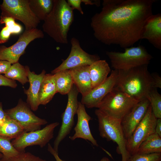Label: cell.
<instances>
[{
  "instance_id": "1",
  "label": "cell",
  "mask_w": 161,
  "mask_h": 161,
  "mask_svg": "<svg viewBox=\"0 0 161 161\" xmlns=\"http://www.w3.org/2000/svg\"><path fill=\"white\" fill-rule=\"evenodd\" d=\"M155 0H103L101 11L91 18L95 38L108 45L124 49L140 40L142 30L153 14Z\"/></svg>"
},
{
  "instance_id": "2",
  "label": "cell",
  "mask_w": 161,
  "mask_h": 161,
  "mask_svg": "<svg viewBox=\"0 0 161 161\" xmlns=\"http://www.w3.org/2000/svg\"><path fill=\"white\" fill-rule=\"evenodd\" d=\"M144 65L125 70H118V75L114 88L140 101L148 99L154 87L151 74Z\"/></svg>"
},
{
  "instance_id": "3",
  "label": "cell",
  "mask_w": 161,
  "mask_h": 161,
  "mask_svg": "<svg viewBox=\"0 0 161 161\" xmlns=\"http://www.w3.org/2000/svg\"><path fill=\"white\" fill-rule=\"evenodd\" d=\"M73 10L65 0H53L52 10L42 25L43 31L56 42L67 44L68 33L74 19Z\"/></svg>"
},
{
  "instance_id": "4",
  "label": "cell",
  "mask_w": 161,
  "mask_h": 161,
  "mask_svg": "<svg viewBox=\"0 0 161 161\" xmlns=\"http://www.w3.org/2000/svg\"><path fill=\"white\" fill-rule=\"evenodd\" d=\"M95 113L98 122L100 136L117 145V152L122 156V161H127L130 155L126 149V142L121 124V121L112 118L99 109Z\"/></svg>"
},
{
  "instance_id": "5",
  "label": "cell",
  "mask_w": 161,
  "mask_h": 161,
  "mask_svg": "<svg viewBox=\"0 0 161 161\" xmlns=\"http://www.w3.org/2000/svg\"><path fill=\"white\" fill-rule=\"evenodd\" d=\"M125 49L124 52L106 51L114 69L125 70L149 63L152 56L142 45Z\"/></svg>"
},
{
  "instance_id": "6",
  "label": "cell",
  "mask_w": 161,
  "mask_h": 161,
  "mask_svg": "<svg viewBox=\"0 0 161 161\" xmlns=\"http://www.w3.org/2000/svg\"><path fill=\"white\" fill-rule=\"evenodd\" d=\"M139 102L114 87L97 108L108 116L121 121Z\"/></svg>"
},
{
  "instance_id": "7",
  "label": "cell",
  "mask_w": 161,
  "mask_h": 161,
  "mask_svg": "<svg viewBox=\"0 0 161 161\" xmlns=\"http://www.w3.org/2000/svg\"><path fill=\"white\" fill-rule=\"evenodd\" d=\"M0 17L10 16L21 22L26 30L37 28L40 21L31 10L29 0H4Z\"/></svg>"
},
{
  "instance_id": "8",
  "label": "cell",
  "mask_w": 161,
  "mask_h": 161,
  "mask_svg": "<svg viewBox=\"0 0 161 161\" xmlns=\"http://www.w3.org/2000/svg\"><path fill=\"white\" fill-rule=\"evenodd\" d=\"M44 37L43 32L37 28L25 30L16 42L12 46L8 47L0 46V60L7 61L12 64L18 62L19 58L31 41Z\"/></svg>"
},
{
  "instance_id": "9",
  "label": "cell",
  "mask_w": 161,
  "mask_h": 161,
  "mask_svg": "<svg viewBox=\"0 0 161 161\" xmlns=\"http://www.w3.org/2000/svg\"><path fill=\"white\" fill-rule=\"evenodd\" d=\"M59 123L55 122L48 125L42 129L25 132L11 142L13 147L20 152L25 151L29 146L38 145L45 146L53 137L55 129Z\"/></svg>"
},
{
  "instance_id": "10",
  "label": "cell",
  "mask_w": 161,
  "mask_h": 161,
  "mask_svg": "<svg viewBox=\"0 0 161 161\" xmlns=\"http://www.w3.org/2000/svg\"><path fill=\"white\" fill-rule=\"evenodd\" d=\"M157 120L150 105L144 117L126 140V149L130 156L136 154L140 144L150 135L155 133Z\"/></svg>"
},
{
  "instance_id": "11",
  "label": "cell",
  "mask_w": 161,
  "mask_h": 161,
  "mask_svg": "<svg viewBox=\"0 0 161 161\" xmlns=\"http://www.w3.org/2000/svg\"><path fill=\"white\" fill-rule=\"evenodd\" d=\"M79 92L74 84L67 94L68 101L66 108L62 114L61 125L54 142L53 148L58 152L60 143L69 134L74 125V117L77 114L78 101V96Z\"/></svg>"
},
{
  "instance_id": "12",
  "label": "cell",
  "mask_w": 161,
  "mask_h": 161,
  "mask_svg": "<svg viewBox=\"0 0 161 161\" xmlns=\"http://www.w3.org/2000/svg\"><path fill=\"white\" fill-rule=\"evenodd\" d=\"M4 111L7 115L18 122L26 132L40 129L41 126L47 123L46 120L35 115L27 103L21 99L15 107Z\"/></svg>"
},
{
  "instance_id": "13",
  "label": "cell",
  "mask_w": 161,
  "mask_h": 161,
  "mask_svg": "<svg viewBox=\"0 0 161 161\" xmlns=\"http://www.w3.org/2000/svg\"><path fill=\"white\" fill-rule=\"evenodd\" d=\"M70 43L71 48L69 55L59 66L51 72L52 74L77 67L90 65L100 60L98 55L90 54L84 51L81 47L79 40L76 38H72Z\"/></svg>"
},
{
  "instance_id": "14",
  "label": "cell",
  "mask_w": 161,
  "mask_h": 161,
  "mask_svg": "<svg viewBox=\"0 0 161 161\" xmlns=\"http://www.w3.org/2000/svg\"><path fill=\"white\" fill-rule=\"evenodd\" d=\"M118 70H112L109 76L102 83L82 96L81 103L88 108H97L103 98L114 88L118 75Z\"/></svg>"
},
{
  "instance_id": "15",
  "label": "cell",
  "mask_w": 161,
  "mask_h": 161,
  "mask_svg": "<svg viewBox=\"0 0 161 161\" xmlns=\"http://www.w3.org/2000/svg\"><path fill=\"white\" fill-rule=\"evenodd\" d=\"M150 105L148 99L139 101L121 120V124L126 140L144 117Z\"/></svg>"
},
{
  "instance_id": "16",
  "label": "cell",
  "mask_w": 161,
  "mask_h": 161,
  "mask_svg": "<svg viewBox=\"0 0 161 161\" xmlns=\"http://www.w3.org/2000/svg\"><path fill=\"white\" fill-rule=\"evenodd\" d=\"M77 114L78 119L74 128L75 133L69 137L70 139L74 140L77 138H81L90 141L94 146H98V145L92 136L89 127V122L92 118L87 113L84 105L80 102H78Z\"/></svg>"
},
{
  "instance_id": "17",
  "label": "cell",
  "mask_w": 161,
  "mask_h": 161,
  "mask_svg": "<svg viewBox=\"0 0 161 161\" xmlns=\"http://www.w3.org/2000/svg\"><path fill=\"white\" fill-rule=\"evenodd\" d=\"M141 39H145L155 48L161 49V14H152L143 27Z\"/></svg>"
},
{
  "instance_id": "18",
  "label": "cell",
  "mask_w": 161,
  "mask_h": 161,
  "mask_svg": "<svg viewBox=\"0 0 161 161\" xmlns=\"http://www.w3.org/2000/svg\"><path fill=\"white\" fill-rule=\"evenodd\" d=\"M30 86L27 89H24V93L27 95V102L30 109L33 111H36L40 105L38 99V93L41 82L46 74L44 70L39 74H36L31 72L29 67L25 66Z\"/></svg>"
},
{
  "instance_id": "19",
  "label": "cell",
  "mask_w": 161,
  "mask_h": 161,
  "mask_svg": "<svg viewBox=\"0 0 161 161\" xmlns=\"http://www.w3.org/2000/svg\"><path fill=\"white\" fill-rule=\"evenodd\" d=\"M89 66H83L69 69L73 84L82 96L87 95L92 89Z\"/></svg>"
},
{
  "instance_id": "20",
  "label": "cell",
  "mask_w": 161,
  "mask_h": 161,
  "mask_svg": "<svg viewBox=\"0 0 161 161\" xmlns=\"http://www.w3.org/2000/svg\"><path fill=\"white\" fill-rule=\"evenodd\" d=\"M111 71L105 60L100 59L89 66V71L92 89L103 83Z\"/></svg>"
},
{
  "instance_id": "21",
  "label": "cell",
  "mask_w": 161,
  "mask_h": 161,
  "mask_svg": "<svg viewBox=\"0 0 161 161\" xmlns=\"http://www.w3.org/2000/svg\"><path fill=\"white\" fill-rule=\"evenodd\" d=\"M57 92L54 75L46 74L41 83L38 93L40 105L47 104Z\"/></svg>"
},
{
  "instance_id": "22",
  "label": "cell",
  "mask_w": 161,
  "mask_h": 161,
  "mask_svg": "<svg viewBox=\"0 0 161 161\" xmlns=\"http://www.w3.org/2000/svg\"><path fill=\"white\" fill-rule=\"evenodd\" d=\"M25 132L24 129L18 122L8 115L0 123V137L10 140H14Z\"/></svg>"
},
{
  "instance_id": "23",
  "label": "cell",
  "mask_w": 161,
  "mask_h": 161,
  "mask_svg": "<svg viewBox=\"0 0 161 161\" xmlns=\"http://www.w3.org/2000/svg\"><path fill=\"white\" fill-rule=\"evenodd\" d=\"M54 75L57 92L67 94L74 84L70 70H62Z\"/></svg>"
},
{
  "instance_id": "24",
  "label": "cell",
  "mask_w": 161,
  "mask_h": 161,
  "mask_svg": "<svg viewBox=\"0 0 161 161\" xmlns=\"http://www.w3.org/2000/svg\"><path fill=\"white\" fill-rule=\"evenodd\" d=\"M30 8L40 21L45 19L51 11L53 0H29Z\"/></svg>"
},
{
  "instance_id": "25",
  "label": "cell",
  "mask_w": 161,
  "mask_h": 161,
  "mask_svg": "<svg viewBox=\"0 0 161 161\" xmlns=\"http://www.w3.org/2000/svg\"><path fill=\"white\" fill-rule=\"evenodd\" d=\"M161 153V137L156 133L148 137L138 147L136 153Z\"/></svg>"
},
{
  "instance_id": "26",
  "label": "cell",
  "mask_w": 161,
  "mask_h": 161,
  "mask_svg": "<svg viewBox=\"0 0 161 161\" xmlns=\"http://www.w3.org/2000/svg\"><path fill=\"white\" fill-rule=\"evenodd\" d=\"M4 74L6 77L14 80H17L23 85L29 82L25 67L18 62L11 65Z\"/></svg>"
},
{
  "instance_id": "27",
  "label": "cell",
  "mask_w": 161,
  "mask_h": 161,
  "mask_svg": "<svg viewBox=\"0 0 161 161\" xmlns=\"http://www.w3.org/2000/svg\"><path fill=\"white\" fill-rule=\"evenodd\" d=\"M10 140L0 137V153L2 154L0 161H8L20 152L13 147Z\"/></svg>"
},
{
  "instance_id": "28",
  "label": "cell",
  "mask_w": 161,
  "mask_h": 161,
  "mask_svg": "<svg viewBox=\"0 0 161 161\" xmlns=\"http://www.w3.org/2000/svg\"><path fill=\"white\" fill-rule=\"evenodd\" d=\"M148 99L155 117L157 119H161V95L157 88H153L151 89Z\"/></svg>"
},
{
  "instance_id": "29",
  "label": "cell",
  "mask_w": 161,
  "mask_h": 161,
  "mask_svg": "<svg viewBox=\"0 0 161 161\" xmlns=\"http://www.w3.org/2000/svg\"><path fill=\"white\" fill-rule=\"evenodd\" d=\"M161 153L148 154L136 153L131 155L127 161H161Z\"/></svg>"
},
{
  "instance_id": "30",
  "label": "cell",
  "mask_w": 161,
  "mask_h": 161,
  "mask_svg": "<svg viewBox=\"0 0 161 161\" xmlns=\"http://www.w3.org/2000/svg\"><path fill=\"white\" fill-rule=\"evenodd\" d=\"M8 161H45L38 157L25 151L20 152L17 155L11 158Z\"/></svg>"
},
{
  "instance_id": "31",
  "label": "cell",
  "mask_w": 161,
  "mask_h": 161,
  "mask_svg": "<svg viewBox=\"0 0 161 161\" xmlns=\"http://www.w3.org/2000/svg\"><path fill=\"white\" fill-rule=\"evenodd\" d=\"M14 25L12 27L5 26L2 28L0 32V44L5 43L8 41L12 34V29Z\"/></svg>"
},
{
  "instance_id": "32",
  "label": "cell",
  "mask_w": 161,
  "mask_h": 161,
  "mask_svg": "<svg viewBox=\"0 0 161 161\" xmlns=\"http://www.w3.org/2000/svg\"><path fill=\"white\" fill-rule=\"evenodd\" d=\"M17 86L15 80L9 79L0 74V86H7L16 88Z\"/></svg>"
},
{
  "instance_id": "33",
  "label": "cell",
  "mask_w": 161,
  "mask_h": 161,
  "mask_svg": "<svg viewBox=\"0 0 161 161\" xmlns=\"http://www.w3.org/2000/svg\"><path fill=\"white\" fill-rule=\"evenodd\" d=\"M66 1L68 5L73 10H77L81 14H83L84 12L81 6V0H67Z\"/></svg>"
},
{
  "instance_id": "34",
  "label": "cell",
  "mask_w": 161,
  "mask_h": 161,
  "mask_svg": "<svg viewBox=\"0 0 161 161\" xmlns=\"http://www.w3.org/2000/svg\"><path fill=\"white\" fill-rule=\"evenodd\" d=\"M15 20V19L10 16L0 17V23L4 24L5 26L11 27L16 24Z\"/></svg>"
},
{
  "instance_id": "35",
  "label": "cell",
  "mask_w": 161,
  "mask_h": 161,
  "mask_svg": "<svg viewBox=\"0 0 161 161\" xmlns=\"http://www.w3.org/2000/svg\"><path fill=\"white\" fill-rule=\"evenodd\" d=\"M11 64L4 60H0V74L5 73L11 67Z\"/></svg>"
},
{
  "instance_id": "36",
  "label": "cell",
  "mask_w": 161,
  "mask_h": 161,
  "mask_svg": "<svg viewBox=\"0 0 161 161\" xmlns=\"http://www.w3.org/2000/svg\"><path fill=\"white\" fill-rule=\"evenodd\" d=\"M151 74L153 78L154 87L155 88H161V78L157 73H152Z\"/></svg>"
},
{
  "instance_id": "37",
  "label": "cell",
  "mask_w": 161,
  "mask_h": 161,
  "mask_svg": "<svg viewBox=\"0 0 161 161\" xmlns=\"http://www.w3.org/2000/svg\"><path fill=\"white\" fill-rule=\"evenodd\" d=\"M47 149L49 153L54 156L56 161H65L63 160L60 158L58 155V152L56 151L49 143L48 144Z\"/></svg>"
},
{
  "instance_id": "38",
  "label": "cell",
  "mask_w": 161,
  "mask_h": 161,
  "mask_svg": "<svg viewBox=\"0 0 161 161\" xmlns=\"http://www.w3.org/2000/svg\"><path fill=\"white\" fill-rule=\"evenodd\" d=\"M82 3L85 5H95L97 7L100 5V1L98 0H81Z\"/></svg>"
},
{
  "instance_id": "39",
  "label": "cell",
  "mask_w": 161,
  "mask_h": 161,
  "mask_svg": "<svg viewBox=\"0 0 161 161\" xmlns=\"http://www.w3.org/2000/svg\"><path fill=\"white\" fill-rule=\"evenodd\" d=\"M155 132L161 137V119H157Z\"/></svg>"
},
{
  "instance_id": "40",
  "label": "cell",
  "mask_w": 161,
  "mask_h": 161,
  "mask_svg": "<svg viewBox=\"0 0 161 161\" xmlns=\"http://www.w3.org/2000/svg\"><path fill=\"white\" fill-rule=\"evenodd\" d=\"M2 103L0 102V123L5 118L7 114L3 109Z\"/></svg>"
},
{
  "instance_id": "41",
  "label": "cell",
  "mask_w": 161,
  "mask_h": 161,
  "mask_svg": "<svg viewBox=\"0 0 161 161\" xmlns=\"http://www.w3.org/2000/svg\"><path fill=\"white\" fill-rule=\"evenodd\" d=\"M100 161H110V160L108 158L106 157H104Z\"/></svg>"
},
{
  "instance_id": "42",
  "label": "cell",
  "mask_w": 161,
  "mask_h": 161,
  "mask_svg": "<svg viewBox=\"0 0 161 161\" xmlns=\"http://www.w3.org/2000/svg\"><path fill=\"white\" fill-rule=\"evenodd\" d=\"M2 157V154L1 153H0V159H1Z\"/></svg>"
},
{
  "instance_id": "43",
  "label": "cell",
  "mask_w": 161,
  "mask_h": 161,
  "mask_svg": "<svg viewBox=\"0 0 161 161\" xmlns=\"http://www.w3.org/2000/svg\"></svg>"
}]
</instances>
